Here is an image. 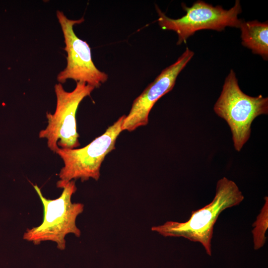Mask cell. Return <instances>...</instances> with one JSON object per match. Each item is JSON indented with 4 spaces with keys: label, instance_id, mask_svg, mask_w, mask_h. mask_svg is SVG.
Wrapping results in <instances>:
<instances>
[{
    "label": "cell",
    "instance_id": "1",
    "mask_svg": "<svg viewBox=\"0 0 268 268\" xmlns=\"http://www.w3.org/2000/svg\"><path fill=\"white\" fill-rule=\"evenodd\" d=\"M244 196L237 184L226 177L216 184L213 200L201 208L193 210L189 219L184 222L168 221L151 227V230L164 237H182L198 242L211 256V240L214 224L220 214L227 208L239 205Z\"/></svg>",
    "mask_w": 268,
    "mask_h": 268
},
{
    "label": "cell",
    "instance_id": "2",
    "mask_svg": "<svg viewBox=\"0 0 268 268\" xmlns=\"http://www.w3.org/2000/svg\"><path fill=\"white\" fill-rule=\"evenodd\" d=\"M33 187L43 204V219L40 225L28 229L23 238L35 245L43 241H51L57 244L59 250H64L67 235L72 233L77 237L81 235L76 225V219L83 212L84 205L71 202V197L77 190L75 180L65 185L60 196L54 200L44 197L37 185Z\"/></svg>",
    "mask_w": 268,
    "mask_h": 268
},
{
    "label": "cell",
    "instance_id": "3",
    "mask_svg": "<svg viewBox=\"0 0 268 268\" xmlns=\"http://www.w3.org/2000/svg\"><path fill=\"white\" fill-rule=\"evenodd\" d=\"M214 111L230 127L234 147L240 151L249 139L254 119L268 113V98L262 95L252 97L240 89L235 72L231 69L226 77Z\"/></svg>",
    "mask_w": 268,
    "mask_h": 268
},
{
    "label": "cell",
    "instance_id": "4",
    "mask_svg": "<svg viewBox=\"0 0 268 268\" xmlns=\"http://www.w3.org/2000/svg\"><path fill=\"white\" fill-rule=\"evenodd\" d=\"M125 115L120 117L105 132L90 143L80 148H59L56 153L63 160L64 166L59 174L60 180L57 187L62 188L71 180L81 182L92 178L98 181L100 167L106 156L115 149L117 137L123 131L122 125Z\"/></svg>",
    "mask_w": 268,
    "mask_h": 268
},
{
    "label": "cell",
    "instance_id": "5",
    "mask_svg": "<svg viewBox=\"0 0 268 268\" xmlns=\"http://www.w3.org/2000/svg\"><path fill=\"white\" fill-rule=\"evenodd\" d=\"M182 7L186 14L173 19L155 6L159 25L163 30H172L177 33V45L186 43L189 37L198 31L209 29L221 31L226 27L239 28L243 21L238 17L242 12L239 0H236L234 6L228 10L220 5L213 6L202 0L195 2L191 7L182 3Z\"/></svg>",
    "mask_w": 268,
    "mask_h": 268
},
{
    "label": "cell",
    "instance_id": "6",
    "mask_svg": "<svg viewBox=\"0 0 268 268\" xmlns=\"http://www.w3.org/2000/svg\"><path fill=\"white\" fill-rule=\"evenodd\" d=\"M56 108L54 114L46 113L47 127L40 131L39 137L47 140V145L53 152L59 148L73 149L80 145L77 132L76 112L79 104L89 96L95 87L77 82L71 92L65 90L61 83L54 86Z\"/></svg>",
    "mask_w": 268,
    "mask_h": 268
},
{
    "label": "cell",
    "instance_id": "7",
    "mask_svg": "<svg viewBox=\"0 0 268 268\" xmlns=\"http://www.w3.org/2000/svg\"><path fill=\"white\" fill-rule=\"evenodd\" d=\"M56 15L64 37V49L67 53V66L58 74L57 80L62 84L71 79L76 82H84L95 88L99 87L107 80L108 74L96 67L89 45L78 37L73 30L74 25L84 22V18L70 19L59 10Z\"/></svg>",
    "mask_w": 268,
    "mask_h": 268
},
{
    "label": "cell",
    "instance_id": "8",
    "mask_svg": "<svg viewBox=\"0 0 268 268\" xmlns=\"http://www.w3.org/2000/svg\"><path fill=\"white\" fill-rule=\"evenodd\" d=\"M194 53L186 48L177 60L160 72L133 101L129 114L125 116L122 129L132 132L148 123L149 114L155 103L172 90L176 79L192 59Z\"/></svg>",
    "mask_w": 268,
    "mask_h": 268
},
{
    "label": "cell",
    "instance_id": "9",
    "mask_svg": "<svg viewBox=\"0 0 268 268\" xmlns=\"http://www.w3.org/2000/svg\"><path fill=\"white\" fill-rule=\"evenodd\" d=\"M241 29L242 45L251 50L254 54L268 59V22L258 20L243 21Z\"/></svg>",
    "mask_w": 268,
    "mask_h": 268
},
{
    "label": "cell",
    "instance_id": "10",
    "mask_svg": "<svg viewBox=\"0 0 268 268\" xmlns=\"http://www.w3.org/2000/svg\"><path fill=\"white\" fill-rule=\"evenodd\" d=\"M264 200L265 203L252 225L254 228L252 233L255 250L263 247L267 240L266 234L268 228V197H265Z\"/></svg>",
    "mask_w": 268,
    "mask_h": 268
}]
</instances>
